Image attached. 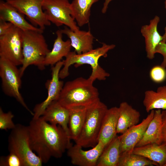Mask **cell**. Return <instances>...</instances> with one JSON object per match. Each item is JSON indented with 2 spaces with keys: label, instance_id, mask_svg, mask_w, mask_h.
<instances>
[{
  "label": "cell",
  "instance_id": "obj_12",
  "mask_svg": "<svg viewBox=\"0 0 166 166\" xmlns=\"http://www.w3.org/2000/svg\"><path fill=\"white\" fill-rule=\"evenodd\" d=\"M154 110H151L141 123L131 127L119 136L121 155L132 153L136 144L142 138L154 117Z\"/></svg>",
  "mask_w": 166,
  "mask_h": 166
},
{
  "label": "cell",
  "instance_id": "obj_26",
  "mask_svg": "<svg viewBox=\"0 0 166 166\" xmlns=\"http://www.w3.org/2000/svg\"><path fill=\"white\" fill-rule=\"evenodd\" d=\"M87 108H77L69 109L68 123L69 135L71 140L75 141L78 139L82 130Z\"/></svg>",
  "mask_w": 166,
  "mask_h": 166
},
{
  "label": "cell",
  "instance_id": "obj_22",
  "mask_svg": "<svg viewBox=\"0 0 166 166\" xmlns=\"http://www.w3.org/2000/svg\"><path fill=\"white\" fill-rule=\"evenodd\" d=\"M132 152L143 156L159 166L166 164V144L153 143L135 147Z\"/></svg>",
  "mask_w": 166,
  "mask_h": 166
},
{
  "label": "cell",
  "instance_id": "obj_1",
  "mask_svg": "<svg viewBox=\"0 0 166 166\" xmlns=\"http://www.w3.org/2000/svg\"><path fill=\"white\" fill-rule=\"evenodd\" d=\"M27 127L31 147L43 163L51 157L61 158L72 145L69 137L60 126L50 124L41 117L33 118Z\"/></svg>",
  "mask_w": 166,
  "mask_h": 166
},
{
  "label": "cell",
  "instance_id": "obj_24",
  "mask_svg": "<svg viewBox=\"0 0 166 166\" xmlns=\"http://www.w3.org/2000/svg\"><path fill=\"white\" fill-rule=\"evenodd\" d=\"M143 104L148 113L154 109H166V85L158 87L156 91H146Z\"/></svg>",
  "mask_w": 166,
  "mask_h": 166
},
{
  "label": "cell",
  "instance_id": "obj_20",
  "mask_svg": "<svg viewBox=\"0 0 166 166\" xmlns=\"http://www.w3.org/2000/svg\"><path fill=\"white\" fill-rule=\"evenodd\" d=\"M118 108L119 114L117 133L122 134L138 124L140 114L126 102H121Z\"/></svg>",
  "mask_w": 166,
  "mask_h": 166
},
{
  "label": "cell",
  "instance_id": "obj_36",
  "mask_svg": "<svg viewBox=\"0 0 166 166\" xmlns=\"http://www.w3.org/2000/svg\"><path fill=\"white\" fill-rule=\"evenodd\" d=\"M164 166H166V164L165 165H164Z\"/></svg>",
  "mask_w": 166,
  "mask_h": 166
},
{
  "label": "cell",
  "instance_id": "obj_3",
  "mask_svg": "<svg viewBox=\"0 0 166 166\" xmlns=\"http://www.w3.org/2000/svg\"><path fill=\"white\" fill-rule=\"evenodd\" d=\"M115 46L113 44L108 45L103 43L101 46L81 54H77L74 51H70L65 57V59L63 61V67L60 71V78L63 79L69 75V67L72 65L74 64L76 67H77L88 64L92 69L91 74L89 77L92 81L94 82L96 80H105L110 76V74L99 65V59L101 57L106 56L107 53Z\"/></svg>",
  "mask_w": 166,
  "mask_h": 166
},
{
  "label": "cell",
  "instance_id": "obj_14",
  "mask_svg": "<svg viewBox=\"0 0 166 166\" xmlns=\"http://www.w3.org/2000/svg\"><path fill=\"white\" fill-rule=\"evenodd\" d=\"M0 20L10 22L23 31L33 30L43 33L44 30L29 23L25 15L5 1H0Z\"/></svg>",
  "mask_w": 166,
  "mask_h": 166
},
{
  "label": "cell",
  "instance_id": "obj_11",
  "mask_svg": "<svg viewBox=\"0 0 166 166\" xmlns=\"http://www.w3.org/2000/svg\"><path fill=\"white\" fill-rule=\"evenodd\" d=\"M63 65V61H61L52 67L51 78L48 80L45 83L48 91L47 97L44 101L35 106L33 109L34 115L33 118L40 117L52 102L58 100L64 85L63 81L60 80L59 77L60 71Z\"/></svg>",
  "mask_w": 166,
  "mask_h": 166
},
{
  "label": "cell",
  "instance_id": "obj_28",
  "mask_svg": "<svg viewBox=\"0 0 166 166\" xmlns=\"http://www.w3.org/2000/svg\"><path fill=\"white\" fill-rule=\"evenodd\" d=\"M14 115L11 111L7 113L3 112L1 107L0 108V129L7 130L14 128L15 125L13 121Z\"/></svg>",
  "mask_w": 166,
  "mask_h": 166
},
{
  "label": "cell",
  "instance_id": "obj_17",
  "mask_svg": "<svg viewBox=\"0 0 166 166\" xmlns=\"http://www.w3.org/2000/svg\"><path fill=\"white\" fill-rule=\"evenodd\" d=\"M69 115V110L57 101H55L46 108L41 117L50 124L60 126L70 137L68 128Z\"/></svg>",
  "mask_w": 166,
  "mask_h": 166
},
{
  "label": "cell",
  "instance_id": "obj_16",
  "mask_svg": "<svg viewBox=\"0 0 166 166\" xmlns=\"http://www.w3.org/2000/svg\"><path fill=\"white\" fill-rule=\"evenodd\" d=\"M61 30L63 34L69 38L72 47L77 54L84 53L93 49L94 37L90 30L74 31L65 26Z\"/></svg>",
  "mask_w": 166,
  "mask_h": 166
},
{
  "label": "cell",
  "instance_id": "obj_23",
  "mask_svg": "<svg viewBox=\"0 0 166 166\" xmlns=\"http://www.w3.org/2000/svg\"><path fill=\"white\" fill-rule=\"evenodd\" d=\"M120 156L119 137L116 136L104 148L96 166H117Z\"/></svg>",
  "mask_w": 166,
  "mask_h": 166
},
{
  "label": "cell",
  "instance_id": "obj_13",
  "mask_svg": "<svg viewBox=\"0 0 166 166\" xmlns=\"http://www.w3.org/2000/svg\"><path fill=\"white\" fill-rule=\"evenodd\" d=\"M105 145L101 140L93 148L84 150L76 144L67 149V155L72 164L78 166H96L98 160Z\"/></svg>",
  "mask_w": 166,
  "mask_h": 166
},
{
  "label": "cell",
  "instance_id": "obj_25",
  "mask_svg": "<svg viewBox=\"0 0 166 166\" xmlns=\"http://www.w3.org/2000/svg\"><path fill=\"white\" fill-rule=\"evenodd\" d=\"M99 0H73L71 3L72 15L78 26L88 23L93 5Z\"/></svg>",
  "mask_w": 166,
  "mask_h": 166
},
{
  "label": "cell",
  "instance_id": "obj_21",
  "mask_svg": "<svg viewBox=\"0 0 166 166\" xmlns=\"http://www.w3.org/2000/svg\"><path fill=\"white\" fill-rule=\"evenodd\" d=\"M161 112L160 109L155 110L152 119L149 124L142 138L136 147L153 143L161 144Z\"/></svg>",
  "mask_w": 166,
  "mask_h": 166
},
{
  "label": "cell",
  "instance_id": "obj_4",
  "mask_svg": "<svg viewBox=\"0 0 166 166\" xmlns=\"http://www.w3.org/2000/svg\"><path fill=\"white\" fill-rule=\"evenodd\" d=\"M43 33L33 30L22 31L23 60L19 69L22 77L30 65H34L40 70L45 68V58L50 50Z\"/></svg>",
  "mask_w": 166,
  "mask_h": 166
},
{
  "label": "cell",
  "instance_id": "obj_8",
  "mask_svg": "<svg viewBox=\"0 0 166 166\" xmlns=\"http://www.w3.org/2000/svg\"><path fill=\"white\" fill-rule=\"evenodd\" d=\"M43 9L47 20L56 26L65 25L71 30H80L72 15L69 0H45Z\"/></svg>",
  "mask_w": 166,
  "mask_h": 166
},
{
  "label": "cell",
  "instance_id": "obj_6",
  "mask_svg": "<svg viewBox=\"0 0 166 166\" xmlns=\"http://www.w3.org/2000/svg\"><path fill=\"white\" fill-rule=\"evenodd\" d=\"M8 139L9 152L17 154L22 160L24 166H41L42 162L33 152L29 141L27 126L20 124L11 129Z\"/></svg>",
  "mask_w": 166,
  "mask_h": 166
},
{
  "label": "cell",
  "instance_id": "obj_29",
  "mask_svg": "<svg viewBox=\"0 0 166 166\" xmlns=\"http://www.w3.org/2000/svg\"><path fill=\"white\" fill-rule=\"evenodd\" d=\"M0 166H24L20 157L16 154L10 152L6 156H2L0 158Z\"/></svg>",
  "mask_w": 166,
  "mask_h": 166
},
{
  "label": "cell",
  "instance_id": "obj_34",
  "mask_svg": "<svg viewBox=\"0 0 166 166\" xmlns=\"http://www.w3.org/2000/svg\"><path fill=\"white\" fill-rule=\"evenodd\" d=\"M113 0H105L103 6L101 9V12L103 14H105L107 12L108 6L110 3Z\"/></svg>",
  "mask_w": 166,
  "mask_h": 166
},
{
  "label": "cell",
  "instance_id": "obj_33",
  "mask_svg": "<svg viewBox=\"0 0 166 166\" xmlns=\"http://www.w3.org/2000/svg\"><path fill=\"white\" fill-rule=\"evenodd\" d=\"M13 25L10 22L0 20V36L5 34Z\"/></svg>",
  "mask_w": 166,
  "mask_h": 166
},
{
  "label": "cell",
  "instance_id": "obj_27",
  "mask_svg": "<svg viewBox=\"0 0 166 166\" xmlns=\"http://www.w3.org/2000/svg\"><path fill=\"white\" fill-rule=\"evenodd\" d=\"M159 166L156 163L140 155L133 153L121 155L117 166Z\"/></svg>",
  "mask_w": 166,
  "mask_h": 166
},
{
  "label": "cell",
  "instance_id": "obj_19",
  "mask_svg": "<svg viewBox=\"0 0 166 166\" xmlns=\"http://www.w3.org/2000/svg\"><path fill=\"white\" fill-rule=\"evenodd\" d=\"M56 34L57 38L52 49L45 58L44 65L45 66L55 65L61 61L63 57H65L71 51L72 46L69 39L66 41L62 39L63 33L61 30H57Z\"/></svg>",
  "mask_w": 166,
  "mask_h": 166
},
{
  "label": "cell",
  "instance_id": "obj_30",
  "mask_svg": "<svg viewBox=\"0 0 166 166\" xmlns=\"http://www.w3.org/2000/svg\"><path fill=\"white\" fill-rule=\"evenodd\" d=\"M165 69L160 65H156L150 70L149 76L151 80L156 83H160L166 79Z\"/></svg>",
  "mask_w": 166,
  "mask_h": 166
},
{
  "label": "cell",
  "instance_id": "obj_18",
  "mask_svg": "<svg viewBox=\"0 0 166 166\" xmlns=\"http://www.w3.org/2000/svg\"><path fill=\"white\" fill-rule=\"evenodd\" d=\"M119 114L118 107L108 109L104 117L98 141H101L106 146L116 136Z\"/></svg>",
  "mask_w": 166,
  "mask_h": 166
},
{
  "label": "cell",
  "instance_id": "obj_2",
  "mask_svg": "<svg viewBox=\"0 0 166 166\" xmlns=\"http://www.w3.org/2000/svg\"><path fill=\"white\" fill-rule=\"evenodd\" d=\"M89 78H77L66 82L57 100L69 109L88 108L100 100L98 89Z\"/></svg>",
  "mask_w": 166,
  "mask_h": 166
},
{
  "label": "cell",
  "instance_id": "obj_15",
  "mask_svg": "<svg viewBox=\"0 0 166 166\" xmlns=\"http://www.w3.org/2000/svg\"><path fill=\"white\" fill-rule=\"evenodd\" d=\"M160 21V17L155 16L151 20L149 23L142 26L141 33L145 39V50L147 58L153 59L156 53V49L157 45L163 40L157 30V26Z\"/></svg>",
  "mask_w": 166,
  "mask_h": 166
},
{
  "label": "cell",
  "instance_id": "obj_10",
  "mask_svg": "<svg viewBox=\"0 0 166 166\" xmlns=\"http://www.w3.org/2000/svg\"><path fill=\"white\" fill-rule=\"evenodd\" d=\"M45 0H5L26 16L34 26L44 30L51 22L43 9Z\"/></svg>",
  "mask_w": 166,
  "mask_h": 166
},
{
  "label": "cell",
  "instance_id": "obj_5",
  "mask_svg": "<svg viewBox=\"0 0 166 166\" xmlns=\"http://www.w3.org/2000/svg\"><path fill=\"white\" fill-rule=\"evenodd\" d=\"M108 109L100 100L87 109L84 123L76 144L83 148L93 147L97 144L103 120Z\"/></svg>",
  "mask_w": 166,
  "mask_h": 166
},
{
  "label": "cell",
  "instance_id": "obj_7",
  "mask_svg": "<svg viewBox=\"0 0 166 166\" xmlns=\"http://www.w3.org/2000/svg\"><path fill=\"white\" fill-rule=\"evenodd\" d=\"M17 66L5 59L0 57V77L2 87L4 93L14 98L33 116L24 101L20 92L22 85L21 76Z\"/></svg>",
  "mask_w": 166,
  "mask_h": 166
},
{
  "label": "cell",
  "instance_id": "obj_35",
  "mask_svg": "<svg viewBox=\"0 0 166 166\" xmlns=\"http://www.w3.org/2000/svg\"><path fill=\"white\" fill-rule=\"evenodd\" d=\"M164 6L165 8L166 9V0H165L164 1ZM163 40L162 42H164L166 43V26L164 28V35H163Z\"/></svg>",
  "mask_w": 166,
  "mask_h": 166
},
{
  "label": "cell",
  "instance_id": "obj_31",
  "mask_svg": "<svg viewBox=\"0 0 166 166\" xmlns=\"http://www.w3.org/2000/svg\"><path fill=\"white\" fill-rule=\"evenodd\" d=\"M156 53H159L162 55L163 59L160 65L166 68V43L161 42L156 49Z\"/></svg>",
  "mask_w": 166,
  "mask_h": 166
},
{
  "label": "cell",
  "instance_id": "obj_9",
  "mask_svg": "<svg viewBox=\"0 0 166 166\" xmlns=\"http://www.w3.org/2000/svg\"><path fill=\"white\" fill-rule=\"evenodd\" d=\"M22 31L13 25L4 34L0 36V57L18 66L23 60Z\"/></svg>",
  "mask_w": 166,
  "mask_h": 166
},
{
  "label": "cell",
  "instance_id": "obj_32",
  "mask_svg": "<svg viewBox=\"0 0 166 166\" xmlns=\"http://www.w3.org/2000/svg\"><path fill=\"white\" fill-rule=\"evenodd\" d=\"M162 125L161 127V144H166V109L161 112Z\"/></svg>",
  "mask_w": 166,
  "mask_h": 166
}]
</instances>
